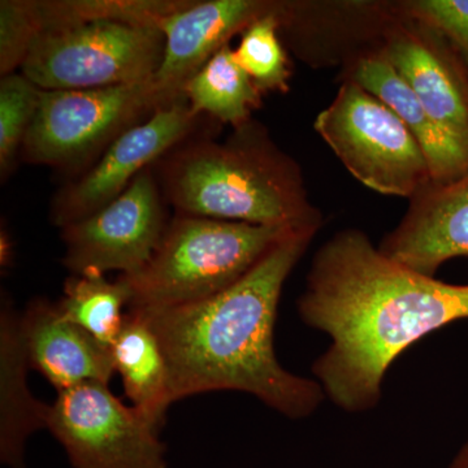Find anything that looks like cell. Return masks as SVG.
<instances>
[{"mask_svg":"<svg viewBox=\"0 0 468 468\" xmlns=\"http://www.w3.org/2000/svg\"><path fill=\"white\" fill-rule=\"evenodd\" d=\"M46 428L75 468H167L159 428L107 384L89 381L58 393Z\"/></svg>","mask_w":468,"mask_h":468,"instance_id":"ba28073f","label":"cell"},{"mask_svg":"<svg viewBox=\"0 0 468 468\" xmlns=\"http://www.w3.org/2000/svg\"><path fill=\"white\" fill-rule=\"evenodd\" d=\"M276 5L260 0H193L163 17L158 27L165 36V52L154 77L156 84L169 97H181L185 84L234 34L245 32Z\"/></svg>","mask_w":468,"mask_h":468,"instance_id":"8fae6325","label":"cell"},{"mask_svg":"<svg viewBox=\"0 0 468 468\" xmlns=\"http://www.w3.org/2000/svg\"><path fill=\"white\" fill-rule=\"evenodd\" d=\"M199 117L183 95L120 134L95 165L58 193L54 223L66 228L115 201L151 163L189 138Z\"/></svg>","mask_w":468,"mask_h":468,"instance_id":"30bf717a","label":"cell"},{"mask_svg":"<svg viewBox=\"0 0 468 468\" xmlns=\"http://www.w3.org/2000/svg\"><path fill=\"white\" fill-rule=\"evenodd\" d=\"M294 233L302 232L177 214L147 266L120 276L131 291L129 309H171L207 300L236 284Z\"/></svg>","mask_w":468,"mask_h":468,"instance_id":"277c9868","label":"cell"},{"mask_svg":"<svg viewBox=\"0 0 468 468\" xmlns=\"http://www.w3.org/2000/svg\"><path fill=\"white\" fill-rule=\"evenodd\" d=\"M303 322L331 337L313 372L347 412L375 408L385 375L424 335L468 319V285L396 263L365 233L335 234L316 252L298 301Z\"/></svg>","mask_w":468,"mask_h":468,"instance_id":"6da1fadb","label":"cell"},{"mask_svg":"<svg viewBox=\"0 0 468 468\" xmlns=\"http://www.w3.org/2000/svg\"><path fill=\"white\" fill-rule=\"evenodd\" d=\"M111 351L133 408L160 428L169 405L174 403L171 380L158 335L143 313L131 310L125 314L122 331Z\"/></svg>","mask_w":468,"mask_h":468,"instance_id":"e0dca14e","label":"cell"},{"mask_svg":"<svg viewBox=\"0 0 468 468\" xmlns=\"http://www.w3.org/2000/svg\"><path fill=\"white\" fill-rule=\"evenodd\" d=\"M9 246L8 243V236L7 233H2V237H0V261H2V266H8L9 258H11V254H9Z\"/></svg>","mask_w":468,"mask_h":468,"instance_id":"484cf974","label":"cell"},{"mask_svg":"<svg viewBox=\"0 0 468 468\" xmlns=\"http://www.w3.org/2000/svg\"><path fill=\"white\" fill-rule=\"evenodd\" d=\"M131 291L122 279L110 282L101 273L76 275L67 280L64 298L57 304L64 318L84 328L101 345L112 347L122 331Z\"/></svg>","mask_w":468,"mask_h":468,"instance_id":"d6986e66","label":"cell"},{"mask_svg":"<svg viewBox=\"0 0 468 468\" xmlns=\"http://www.w3.org/2000/svg\"><path fill=\"white\" fill-rule=\"evenodd\" d=\"M315 131L347 171L375 192L414 198L432 184L426 155L408 126L353 80L316 117Z\"/></svg>","mask_w":468,"mask_h":468,"instance_id":"52a82bcc","label":"cell"},{"mask_svg":"<svg viewBox=\"0 0 468 468\" xmlns=\"http://www.w3.org/2000/svg\"><path fill=\"white\" fill-rule=\"evenodd\" d=\"M315 234L276 243L236 284L217 295L163 310H137L165 351L172 401L211 390L258 397L285 417H310L324 401L322 385L286 371L273 331L285 280Z\"/></svg>","mask_w":468,"mask_h":468,"instance_id":"7a4b0ae2","label":"cell"},{"mask_svg":"<svg viewBox=\"0 0 468 468\" xmlns=\"http://www.w3.org/2000/svg\"><path fill=\"white\" fill-rule=\"evenodd\" d=\"M176 100L154 79L106 88L41 90L38 111L21 147L24 159L63 169L88 165L120 134Z\"/></svg>","mask_w":468,"mask_h":468,"instance_id":"8992f818","label":"cell"},{"mask_svg":"<svg viewBox=\"0 0 468 468\" xmlns=\"http://www.w3.org/2000/svg\"><path fill=\"white\" fill-rule=\"evenodd\" d=\"M280 5L251 24L242 34L234 57L260 91L289 90L291 70L277 36Z\"/></svg>","mask_w":468,"mask_h":468,"instance_id":"44dd1931","label":"cell"},{"mask_svg":"<svg viewBox=\"0 0 468 468\" xmlns=\"http://www.w3.org/2000/svg\"><path fill=\"white\" fill-rule=\"evenodd\" d=\"M163 52L158 27L81 21L39 33L21 73L42 90L135 84L155 77Z\"/></svg>","mask_w":468,"mask_h":468,"instance_id":"5b68a950","label":"cell"},{"mask_svg":"<svg viewBox=\"0 0 468 468\" xmlns=\"http://www.w3.org/2000/svg\"><path fill=\"white\" fill-rule=\"evenodd\" d=\"M183 92L194 113L215 117L237 128L248 124L261 106V91L234 57L229 43L185 84Z\"/></svg>","mask_w":468,"mask_h":468,"instance_id":"ac0fdd59","label":"cell"},{"mask_svg":"<svg viewBox=\"0 0 468 468\" xmlns=\"http://www.w3.org/2000/svg\"><path fill=\"white\" fill-rule=\"evenodd\" d=\"M350 80L384 101L420 144L433 185H448L468 174V147L452 137L424 109L383 52L359 58Z\"/></svg>","mask_w":468,"mask_h":468,"instance_id":"9a60e30c","label":"cell"},{"mask_svg":"<svg viewBox=\"0 0 468 468\" xmlns=\"http://www.w3.org/2000/svg\"><path fill=\"white\" fill-rule=\"evenodd\" d=\"M189 3L190 0H27L37 36L43 30L81 21L111 20L158 27L163 17Z\"/></svg>","mask_w":468,"mask_h":468,"instance_id":"ffe728a7","label":"cell"},{"mask_svg":"<svg viewBox=\"0 0 468 468\" xmlns=\"http://www.w3.org/2000/svg\"><path fill=\"white\" fill-rule=\"evenodd\" d=\"M239 131L226 144H180L163 160V189L177 214L318 232L297 165L248 124Z\"/></svg>","mask_w":468,"mask_h":468,"instance_id":"3957f363","label":"cell"},{"mask_svg":"<svg viewBox=\"0 0 468 468\" xmlns=\"http://www.w3.org/2000/svg\"><path fill=\"white\" fill-rule=\"evenodd\" d=\"M21 331L30 367L58 393L89 381L109 385L116 371L110 347L64 318L57 304L34 301L21 318Z\"/></svg>","mask_w":468,"mask_h":468,"instance_id":"4fadbf2b","label":"cell"},{"mask_svg":"<svg viewBox=\"0 0 468 468\" xmlns=\"http://www.w3.org/2000/svg\"><path fill=\"white\" fill-rule=\"evenodd\" d=\"M451 468H468V440L452 458Z\"/></svg>","mask_w":468,"mask_h":468,"instance_id":"d4e9b609","label":"cell"},{"mask_svg":"<svg viewBox=\"0 0 468 468\" xmlns=\"http://www.w3.org/2000/svg\"><path fill=\"white\" fill-rule=\"evenodd\" d=\"M36 32L27 14L26 0L0 2V73L11 75L21 68L32 48Z\"/></svg>","mask_w":468,"mask_h":468,"instance_id":"cb8c5ba5","label":"cell"},{"mask_svg":"<svg viewBox=\"0 0 468 468\" xmlns=\"http://www.w3.org/2000/svg\"><path fill=\"white\" fill-rule=\"evenodd\" d=\"M406 12L430 27L468 61V0H415L403 3Z\"/></svg>","mask_w":468,"mask_h":468,"instance_id":"603a6c76","label":"cell"},{"mask_svg":"<svg viewBox=\"0 0 468 468\" xmlns=\"http://www.w3.org/2000/svg\"><path fill=\"white\" fill-rule=\"evenodd\" d=\"M41 90L27 77L11 73L0 80V171L9 174L23 147L41 101Z\"/></svg>","mask_w":468,"mask_h":468,"instance_id":"7402d4cb","label":"cell"},{"mask_svg":"<svg viewBox=\"0 0 468 468\" xmlns=\"http://www.w3.org/2000/svg\"><path fill=\"white\" fill-rule=\"evenodd\" d=\"M381 52L437 124L468 147V70L458 58L403 27L388 37Z\"/></svg>","mask_w":468,"mask_h":468,"instance_id":"5bb4252c","label":"cell"},{"mask_svg":"<svg viewBox=\"0 0 468 468\" xmlns=\"http://www.w3.org/2000/svg\"><path fill=\"white\" fill-rule=\"evenodd\" d=\"M167 226L158 184L146 169L115 201L63 228L64 266L76 275H135L153 258Z\"/></svg>","mask_w":468,"mask_h":468,"instance_id":"9c48e42d","label":"cell"},{"mask_svg":"<svg viewBox=\"0 0 468 468\" xmlns=\"http://www.w3.org/2000/svg\"><path fill=\"white\" fill-rule=\"evenodd\" d=\"M378 250L396 263L435 277L452 258L468 257V174L448 185L430 184Z\"/></svg>","mask_w":468,"mask_h":468,"instance_id":"7c38bea8","label":"cell"},{"mask_svg":"<svg viewBox=\"0 0 468 468\" xmlns=\"http://www.w3.org/2000/svg\"><path fill=\"white\" fill-rule=\"evenodd\" d=\"M27 362L21 316L3 300L0 314V460L11 468H26L27 437L46 428L48 410L34 399L27 383Z\"/></svg>","mask_w":468,"mask_h":468,"instance_id":"2e32d148","label":"cell"}]
</instances>
